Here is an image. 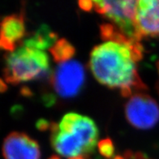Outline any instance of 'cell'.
<instances>
[{"mask_svg": "<svg viewBox=\"0 0 159 159\" xmlns=\"http://www.w3.org/2000/svg\"><path fill=\"white\" fill-rule=\"evenodd\" d=\"M51 145L67 159H89L98 144V130L93 119L77 113H67L50 128Z\"/></svg>", "mask_w": 159, "mask_h": 159, "instance_id": "cell-2", "label": "cell"}, {"mask_svg": "<svg viewBox=\"0 0 159 159\" xmlns=\"http://www.w3.org/2000/svg\"><path fill=\"white\" fill-rule=\"evenodd\" d=\"M54 60L58 63L71 60L75 54V49L71 43L65 39L58 40L55 44L50 48Z\"/></svg>", "mask_w": 159, "mask_h": 159, "instance_id": "cell-11", "label": "cell"}, {"mask_svg": "<svg viewBox=\"0 0 159 159\" xmlns=\"http://www.w3.org/2000/svg\"><path fill=\"white\" fill-rule=\"evenodd\" d=\"M57 35L50 31L46 27H42L34 35L28 39L23 40L21 45L32 46L44 50L46 48H51L57 42Z\"/></svg>", "mask_w": 159, "mask_h": 159, "instance_id": "cell-10", "label": "cell"}, {"mask_svg": "<svg viewBox=\"0 0 159 159\" xmlns=\"http://www.w3.org/2000/svg\"><path fill=\"white\" fill-rule=\"evenodd\" d=\"M137 1H93V8L106 19L109 20L120 32L130 39L139 42L136 25Z\"/></svg>", "mask_w": 159, "mask_h": 159, "instance_id": "cell-4", "label": "cell"}, {"mask_svg": "<svg viewBox=\"0 0 159 159\" xmlns=\"http://www.w3.org/2000/svg\"><path fill=\"white\" fill-rule=\"evenodd\" d=\"M78 4L84 11H90L93 8V1H80Z\"/></svg>", "mask_w": 159, "mask_h": 159, "instance_id": "cell-13", "label": "cell"}, {"mask_svg": "<svg viewBox=\"0 0 159 159\" xmlns=\"http://www.w3.org/2000/svg\"><path fill=\"white\" fill-rule=\"evenodd\" d=\"M25 35V20L22 13L4 17L1 23L0 46L7 52H11L22 43Z\"/></svg>", "mask_w": 159, "mask_h": 159, "instance_id": "cell-9", "label": "cell"}, {"mask_svg": "<svg viewBox=\"0 0 159 159\" xmlns=\"http://www.w3.org/2000/svg\"><path fill=\"white\" fill-rule=\"evenodd\" d=\"M157 71H158V74H159V61L157 62Z\"/></svg>", "mask_w": 159, "mask_h": 159, "instance_id": "cell-15", "label": "cell"}, {"mask_svg": "<svg viewBox=\"0 0 159 159\" xmlns=\"http://www.w3.org/2000/svg\"><path fill=\"white\" fill-rule=\"evenodd\" d=\"M126 118L138 129H149L159 120V107L149 95L140 92L130 97L125 105Z\"/></svg>", "mask_w": 159, "mask_h": 159, "instance_id": "cell-5", "label": "cell"}, {"mask_svg": "<svg viewBox=\"0 0 159 159\" xmlns=\"http://www.w3.org/2000/svg\"><path fill=\"white\" fill-rule=\"evenodd\" d=\"M5 159H40L38 142L23 132H13L5 138L2 144Z\"/></svg>", "mask_w": 159, "mask_h": 159, "instance_id": "cell-7", "label": "cell"}, {"mask_svg": "<svg viewBox=\"0 0 159 159\" xmlns=\"http://www.w3.org/2000/svg\"><path fill=\"white\" fill-rule=\"evenodd\" d=\"M142 57L143 46L139 42L128 38L108 40L93 49L89 67L99 83L119 89L123 96L130 98L146 89L137 71Z\"/></svg>", "mask_w": 159, "mask_h": 159, "instance_id": "cell-1", "label": "cell"}, {"mask_svg": "<svg viewBox=\"0 0 159 159\" xmlns=\"http://www.w3.org/2000/svg\"><path fill=\"white\" fill-rule=\"evenodd\" d=\"M114 159H124V158H123V157H115Z\"/></svg>", "mask_w": 159, "mask_h": 159, "instance_id": "cell-16", "label": "cell"}, {"mask_svg": "<svg viewBox=\"0 0 159 159\" xmlns=\"http://www.w3.org/2000/svg\"><path fill=\"white\" fill-rule=\"evenodd\" d=\"M49 159H59V157H51L50 158H49Z\"/></svg>", "mask_w": 159, "mask_h": 159, "instance_id": "cell-14", "label": "cell"}, {"mask_svg": "<svg viewBox=\"0 0 159 159\" xmlns=\"http://www.w3.org/2000/svg\"><path fill=\"white\" fill-rule=\"evenodd\" d=\"M49 70L50 60L44 50L21 45L7 54L3 77L7 83L17 84L39 79Z\"/></svg>", "mask_w": 159, "mask_h": 159, "instance_id": "cell-3", "label": "cell"}, {"mask_svg": "<svg viewBox=\"0 0 159 159\" xmlns=\"http://www.w3.org/2000/svg\"><path fill=\"white\" fill-rule=\"evenodd\" d=\"M136 30L140 38H159V0L137 1Z\"/></svg>", "mask_w": 159, "mask_h": 159, "instance_id": "cell-8", "label": "cell"}, {"mask_svg": "<svg viewBox=\"0 0 159 159\" xmlns=\"http://www.w3.org/2000/svg\"><path fill=\"white\" fill-rule=\"evenodd\" d=\"M98 150L101 154L104 156L105 157L111 158L113 157L115 149H114L113 143L111 142L110 139L101 140L98 144Z\"/></svg>", "mask_w": 159, "mask_h": 159, "instance_id": "cell-12", "label": "cell"}, {"mask_svg": "<svg viewBox=\"0 0 159 159\" xmlns=\"http://www.w3.org/2000/svg\"><path fill=\"white\" fill-rule=\"evenodd\" d=\"M84 69L76 60L59 63L51 77L53 88L59 96L71 98L77 94L84 82Z\"/></svg>", "mask_w": 159, "mask_h": 159, "instance_id": "cell-6", "label": "cell"}]
</instances>
